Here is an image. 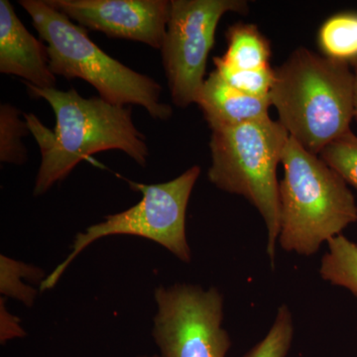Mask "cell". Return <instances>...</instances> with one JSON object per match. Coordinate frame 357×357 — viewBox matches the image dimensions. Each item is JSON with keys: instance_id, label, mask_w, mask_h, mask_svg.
Wrapping results in <instances>:
<instances>
[{"instance_id": "obj_1", "label": "cell", "mask_w": 357, "mask_h": 357, "mask_svg": "<svg viewBox=\"0 0 357 357\" xmlns=\"http://www.w3.org/2000/svg\"><path fill=\"white\" fill-rule=\"evenodd\" d=\"M23 84L32 98L50 105L56 117L52 130L36 115L24 114L41 151L35 197L62 182L83 160L98 152L119 150L138 165L147 166L149 148L144 134L134 124L130 107L112 105L100 96L83 98L75 89L61 91Z\"/></svg>"}, {"instance_id": "obj_10", "label": "cell", "mask_w": 357, "mask_h": 357, "mask_svg": "<svg viewBox=\"0 0 357 357\" xmlns=\"http://www.w3.org/2000/svg\"><path fill=\"white\" fill-rule=\"evenodd\" d=\"M0 73L39 89L57 84L46 45L28 31L8 0H0Z\"/></svg>"}, {"instance_id": "obj_16", "label": "cell", "mask_w": 357, "mask_h": 357, "mask_svg": "<svg viewBox=\"0 0 357 357\" xmlns=\"http://www.w3.org/2000/svg\"><path fill=\"white\" fill-rule=\"evenodd\" d=\"M44 272L38 267L15 259L0 256V292L6 297L20 301L25 306L32 307L37 297V291L25 285L21 279L43 282Z\"/></svg>"}, {"instance_id": "obj_7", "label": "cell", "mask_w": 357, "mask_h": 357, "mask_svg": "<svg viewBox=\"0 0 357 357\" xmlns=\"http://www.w3.org/2000/svg\"><path fill=\"white\" fill-rule=\"evenodd\" d=\"M248 13L244 0H171L162 44V64L174 105L197 103L203 88L208 54L225 14Z\"/></svg>"}, {"instance_id": "obj_19", "label": "cell", "mask_w": 357, "mask_h": 357, "mask_svg": "<svg viewBox=\"0 0 357 357\" xmlns=\"http://www.w3.org/2000/svg\"><path fill=\"white\" fill-rule=\"evenodd\" d=\"M215 72L234 89L255 98H270L275 79L272 67L257 70H238L213 62Z\"/></svg>"}, {"instance_id": "obj_4", "label": "cell", "mask_w": 357, "mask_h": 357, "mask_svg": "<svg viewBox=\"0 0 357 357\" xmlns=\"http://www.w3.org/2000/svg\"><path fill=\"white\" fill-rule=\"evenodd\" d=\"M20 4L31 17L40 38L46 42L55 76L84 79L112 105H140L158 121L172 116V107L160 102L162 86L158 82L110 57L89 39L88 30L46 0H20Z\"/></svg>"}, {"instance_id": "obj_22", "label": "cell", "mask_w": 357, "mask_h": 357, "mask_svg": "<svg viewBox=\"0 0 357 357\" xmlns=\"http://www.w3.org/2000/svg\"><path fill=\"white\" fill-rule=\"evenodd\" d=\"M139 357H161L160 356H139Z\"/></svg>"}, {"instance_id": "obj_17", "label": "cell", "mask_w": 357, "mask_h": 357, "mask_svg": "<svg viewBox=\"0 0 357 357\" xmlns=\"http://www.w3.org/2000/svg\"><path fill=\"white\" fill-rule=\"evenodd\" d=\"M294 337L293 316L286 305L277 311L266 337L243 357H287Z\"/></svg>"}, {"instance_id": "obj_12", "label": "cell", "mask_w": 357, "mask_h": 357, "mask_svg": "<svg viewBox=\"0 0 357 357\" xmlns=\"http://www.w3.org/2000/svg\"><path fill=\"white\" fill-rule=\"evenodd\" d=\"M227 52L222 57L213 58V62L238 70H257L271 67L270 42L257 26L246 23L231 25L227 30Z\"/></svg>"}, {"instance_id": "obj_3", "label": "cell", "mask_w": 357, "mask_h": 357, "mask_svg": "<svg viewBox=\"0 0 357 357\" xmlns=\"http://www.w3.org/2000/svg\"><path fill=\"white\" fill-rule=\"evenodd\" d=\"M279 183L280 234L287 252L311 256L357 222V204L344 178L292 137L284 149Z\"/></svg>"}, {"instance_id": "obj_9", "label": "cell", "mask_w": 357, "mask_h": 357, "mask_svg": "<svg viewBox=\"0 0 357 357\" xmlns=\"http://www.w3.org/2000/svg\"><path fill=\"white\" fill-rule=\"evenodd\" d=\"M73 22L112 38L161 49L170 16L168 0H46Z\"/></svg>"}, {"instance_id": "obj_15", "label": "cell", "mask_w": 357, "mask_h": 357, "mask_svg": "<svg viewBox=\"0 0 357 357\" xmlns=\"http://www.w3.org/2000/svg\"><path fill=\"white\" fill-rule=\"evenodd\" d=\"M21 110L10 103L0 107V161L22 165L27 160L23 137L30 133L27 122L21 121Z\"/></svg>"}, {"instance_id": "obj_14", "label": "cell", "mask_w": 357, "mask_h": 357, "mask_svg": "<svg viewBox=\"0 0 357 357\" xmlns=\"http://www.w3.org/2000/svg\"><path fill=\"white\" fill-rule=\"evenodd\" d=\"M318 42L326 57L349 64L357 60V13L328 18L319 29Z\"/></svg>"}, {"instance_id": "obj_8", "label": "cell", "mask_w": 357, "mask_h": 357, "mask_svg": "<svg viewBox=\"0 0 357 357\" xmlns=\"http://www.w3.org/2000/svg\"><path fill=\"white\" fill-rule=\"evenodd\" d=\"M152 331L161 357H227L231 340L222 328L223 296L192 284L160 286L154 292Z\"/></svg>"}, {"instance_id": "obj_11", "label": "cell", "mask_w": 357, "mask_h": 357, "mask_svg": "<svg viewBox=\"0 0 357 357\" xmlns=\"http://www.w3.org/2000/svg\"><path fill=\"white\" fill-rule=\"evenodd\" d=\"M196 105L211 129L267 119L272 105L270 98H255L234 89L215 70L204 81Z\"/></svg>"}, {"instance_id": "obj_5", "label": "cell", "mask_w": 357, "mask_h": 357, "mask_svg": "<svg viewBox=\"0 0 357 357\" xmlns=\"http://www.w3.org/2000/svg\"><path fill=\"white\" fill-rule=\"evenodd\" d=\"M211 130L208 180L222 191L244 197L257 208L266 227V253L274 267L280 234L277 167L290 135L270 117Z\"/></svg>"}, {"instance_id": "obj_13", "label": "cell", "mask_w": 357, "mask_h": 357, "mask_svg": "<svg viewBox=\"0 0 357 357\" xmlns=\"http://www.w3.org/2000/svg\"><path fill=\"white\" fill-rule=\"evenodd\" d=\"M319 275L332 285L347 289L357 298V244L342 234L328 241Z\"/></svg>"}, {"instance_id": "obj_2", "label": "cell", "mask_w": 357, "mask_h": 357, "mask_svg": "<svg viewBox=\"0 0 357 357\" xmlns=\"http://www.w3.org/2000/svg\"><path fill=\"white\" fill-rule=\"evenodd\" d=\"M274 73L271 105L290 137L307 151L319 156L351 130L356 79L349 63L301 47Z\"/></svg>"}, {"instance_id": "obj_21", "label": "cell", "mask_w": 357, "mask_h": 357, "mask_svg": "<svg viewBox=\"0 0 357 357\" xmlns=\"http://www.w3.org/2000/svg\"><path fill=\"white\" fill-rule=\"evenodd\" d=\"M352 70H354V79H356V86H354V119L357 122V60L351 63Z\"/></svg>"}, {"instance_id": "obj_18", "label": "cell", "mask_w": 357, "mask_h": 357, "mask_svg": "<svg viewBox=\"0 0 357 357\" xmlns=\"http://www.w3.org/2000/svg\"><path fill=\"white\" fill-rule=\"evenodd\" d=\"M345 182L357 190V135L351 130L337 138L319 154Z\"/></svg>"}, {"instance_id": "obj_20", "label": "cell", "mask_w": 357, "mask_h": 357, "mask_svg": "<svg viewBox=\"0 0 357 357\" xmlns=\"http://www.w3.org/2000/svg\"><path fill=\"white\" fill-rule=\"evenodd\" d=\"M0 342L2 344H6L8 340L16 337H24L26 333L20 325V319L14 317L7 311L6 305L3 304V298L0 305Z\"/></svg>"}, {"instance_id": "obj_6", "label": "cell", "mask_w": 357, "mask_h": 357, "mask_svg": "<svg viewBox=\"0 0 357 357\" xmlns=\"http://www.w3.org/2000/svg\"><path fill=\"white\" fill-rule=\"evenodd\" d=\"M201 174L195 165L178 177L161 184L128 182L131 189L140 192L142 199L128 210L105 217L77 234L70 252L40 285V291L55 287L70 263L89 245L112 236L143 237L165 248L181 261H191L192 253L185 234V215L192 189Z\"/></svg>"}]
</instances>
